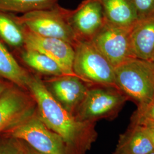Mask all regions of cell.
<instances>
[{
    "label": "cell",
    "mask_w": 154,
    "mask_h": 154,
    "mask_svg": "<svg viewBox=\"0 0 154 154\" xmlns=\"http://www.w3.org/2000/svg\"><path fill=\"white\" fill-rule=\"evenodd\" d=\"M28 90L37 105L39 117L63 139L69 154H86L97 138L95 122L78 121L46 88L40 75L31 72Z\"/></svg>",
    "instance_id": "1"
},
{
    "label": "cell",
    "mask_w": 154,
    "mask_h": 154,
    "mask_svg": "<svg viewBox=\"0 0 154 154\" xmlns=\"http://www.w3.org/2000/svg\"><path fill=\"white\" fill-rule=\"evenodd\" d=\"M116 86L127 98L146 107L154 97V66L151 62L133 58L114 68Z\"/></svg>",
    "instance_id": "2"
},
{
    "label": "cell",
    "mask_w": 154,
    "mask_h": 154,
    "mask_svg": "<svg viewBox=\"0 0 154 154\" xmlns=\"http://www.w3.org/2000/svg\"><path fill=\"white\" fill-rule=\"evenodd\" d=\"M74 49V75L90 85L116 86L114 67L91 41L79 39Z\"/></svg>",
    "instance_id": "3"
},
{
    "label": "cell",
    "mask_w": 154,
    "mask_h": 154,
    "mask_svg": "<svg viewBox=\"0 0 154 154\" xmlns=\"http://www.w3.org/2000/svg\"><path fill=\"white\" fill-rule=\"evenodd\" d=\"M128 100L116 86L90 85L74 116L78 121L83 122L113 119Z\"/></svg>",
    "instance_id": "4"
},
{
    "label": "cell",
    "mask_w": 154,
    "mask_h": 154,
    "mask_svg": "<svg viewBox=\"0 0 154 154\" xmlns=\"http://www.w3.org/2000/svg\"><path fill=\"white\" fill-rule=\"evenodd\" d=\"M69 9L58 4L54 7L32 11L17 16L18 21L37 35L60 39L73 47L79 40L68 21Z\"/></svg>",
    "instance_id": "5"
},
{
    "label": "cell",
    "mask_w": 154,
    "mask_h": 154,
    "mask_svg": "<svg viewBox=\"0 0 154 154\" xmlns=\"http://www.w3.org/2000/svg\"><path fill=\"white\" fill-rule=\"evenodd\" d=\"M22 140L42 154H69L63 139L51 130L39 117L37 111L20 125L5 132Z\"/></svg>",
    "instance_id": "6"
},
{
    "label": "cell",
    "mask_w": 154,
    "mask_h": 154,
    "mask_svg": "<svg viewBox=\"0 0 154 154\" xmlns=\"http://www.w3.org/2000/svg\"><path fill=\"white\" fill-rule=\"evenodd\" d=\"M36 110V103L29 91L11 83L0 95V133L20 125Z\"/></svg>",
    "instance_id": "7"
},
{
    "label": "cell",
    "mask_w": 154,
    "mask_h": 154,
    "mask_svg": "<svg viewBox=\"0 0 154 154\" xmlns=\"http://www.w3.org/2000/svg\"><path fill=\"white\" fill-rule=\"evenodd\" d=\"M131 28L118 26L105 22L90 40L114 68L134 58L130 42Z\"/></svg>",
    "instance_id": "8"
},
{
    "label": "cell",
    "mask_w": 154,
    "mask_h": 154,
    "mask_svg": "<svg viewBox=\"0 0 154 154\" xmlns=\"http://www.w3.org/2000/svg\"><path fill=\"white\" fill-rule=\"evenodd\" d=\"M42 80L53 97L73 116L82 102L90 86L75 75L46 77Z\"/></svg>",
    "instance_id": "9"
},
{
    "label": "cell",
    "mask_w": 154,
    "mask_h": 154,
    "mask_svg": "<svg viewBox=\"0 0 154 154\" xmlns=\"http://www.w3.org/2000/svg\"><path fill=\"white\" fill-rule=\"evenodd\" d=\"M24 28L25 48L38 51L53 60L65 75H74L72 71L74 49L72 45L60 39L39 35Z\"/></svg>",
    "instance_id": "10"
},
{
    "label": "cell",
    "mask_w": 154,
    "mask_h": 154,
    "mask_svg": "<svg viewBox=\"0 0 154 154\" xmlns=\"http://www.w3.org/2000/svg\"><path fill=\"white\" fill-rule=\"evenodd\" d=\"M68 21L78 39L91 40L105 23L99 0H83L74 10H69Z\"/></svg>",
    "instance_id": "11"
},
{
    "label": "cell",
    "mask_w": 154,
    "mask_h": 154,
    "mask_svg": "<svg viewBox=\"0 0 154 154\" xmlns=\"http://www.w3.org/2000/svg\"><path fill=\"white\" fill-rule=\"evenodd\" d=\"M134 58L152 62L154 58V16L138 20L130 32Z\"/></svg>",
    "instance_id": "12"
},
{
    "label": "cell",
    "mask_w": 154,
    "mask_h": 154,
    "mask_svg": "<svg viewBox=\"0 0 154 154\" xmlns=\"http://www.w3.org/2000/svg\"><path fill=\"white\" fill-rule=\"evenodd\" d=\"M154 151V146L143 127L131 121L126 131L120 135L114 154H147Z\"/></svg>",
    "instance_id": "13"
},
{
    "label": "cell",
    "mask_w": 154,
    "mask_h": 154,
    "mask_svg": "<svg viewBox=\"0 0 154 154\" xmlns=\"http://www.w3.org/2000/svg\"><path fill=\"white\" fill-rule=\"evenodd\" d=\"M105 22L116 26L131 28L138 21L132 0H99Z\"/></svg>",
    "instance_id": "14"
},
{
    "label": "cell",
    "mask_w": 154,
    "mask_h": 154,
    "mask_svg": "<svg viewBox=\"0 0 154 154\" xmlns=\"http://www.w3.org/2000/svg\"><path fill=\"white\" fill-rule=\"evenodd\" d=\"M13 51L14 57L39 75L50 77L65 75L56 62L38 51L24 47Z\"/></svg>",
    "instance_id": "15"
},
{
    "label": "cell",
    "mask_w": 154,
    "mask_h": 154,
    "mask_svg": "<svg viewBox=\"0 0 154 154\" xmlns=\"http://www.w3.org/2000/svg\"><path fill=\"white\" fill-rule=\"evenodd\" d=\"M30 75L31 72L20 65L0 41V78L28 90Z\"/></svg>",
    "instance_id": "16"
},
{
    "label": "cell",
    "mask_w": 154,
    "mask_h": 154,
    "mask_svg": "<svg viewBox=\"0 0 154 154\" xmlns=\"http://www.w3.org/2000/svg\"><path fill=\"white\" fill-rule=\"evenodd\" d=\"M0 41L13 50L25 47V28L14 13L0 11Z\"/></svg>",
    "instance_id": "17"
},
{
    "label": "cell",
    "mask_w": 154,
    "mask_h": 154,
    "mask_svg": "<svg viewBox=\"0 0 154 154\" xmlns=\"http://www.w3.org/2000/svg\"><path fill=\"white\" fill-rule=\"evenodd\" d=\"M58 0H0V11L26 14L50 9L58 4Z\"/></svg>",
    "instance_id": "18"
},
{
    "label": "cell",
    "mask_w": 154,
    "mask_h": 154,
    "mask_svg": "<svg viewBox=\"0 0 154 154\" xmlns=\"http://www.w3.org/2000/svg\"><path fill=\"white\" fill-rule=\"evenodd\" d=\"M0 154H23L21 140L8 135L0 139Z\"/></svg>",
    "instance_id": "19"
},
{
    "label": "cell",
    "mask_w": 154,
    "mask_h": 154,
    "mask_svg": "<svg viewBox=\"0 0 154 154\" xmlns=\"http://www.w3.org/2000/svg\"><path fill=\"white\" fill-rule=\"evenodd\" d=\"M138 20L154 16V0H132Z\"/></svg>",
    "instance_id": "20"
},
{
    "label": "cell",
    "mask_w": 154,
    "mask_h": 154,
    "mask_svg": "<svg viewBox=\"0 0 154 154\" xmlns=\"http://www.w3.org/2000/svg\"><path fill=\"white\" fill-rule=\"evenodd\" d=\"M131 121L137 122L143 127L154 147V119L132 114Z\"/></svg>",
    "instance_id": "21"
},
{
    "label": "cell",
    "mask_w": 154,
    "mask_h": 154,
    "mask_svg": "<svg viewBox=\"0 0 154 154\" xmlns=\"http://www.w3.org/2000/svg\"><path fill=\"white\" fill-rule=\"evenodd\" d=\"M134 114L154 119V97L146 107L139 109H137Z\"/></svg>",
    "instance_id": "22"
},
{
    "label": "cell",
    "mask_w": 154,
    "mask_h": 154,
    "mask_svg": "<svg viewBox=\"0 0 154 154\" xmlns=\"http://www.w3.org/2000/svg\"><path fill=\"white\" fill-rule=\"evenodd\" d=\"M21 142H22L23 149V154H42L32 149L30 146L28 145V144L25 143L22 140Z\"/></svg>",
    "instance_id": "23"
},
{
    "label": "cell",
    "mask_w": 154,
    "mask_h": 154,
    "mask_svg": "<svg viewBox=\"0 0 154 154\" xmlns=\"http://www.w3.org/2000/svg\"><path fill=\"white\" fill-rule=\"evenodd\" d=\"M11 82H8L0 78V95Z\"/></svg>",
    "instance_id": "24"
},
{
    "label": "cell",
    "mask_w": 154,
    "mask_h": 154,
    "mask_svg": "<svg viewBox=\"0 0 154 154\" xmlns=\"http://www.w3.org/2000/svg\"><path fill=\"white\" fill-rule=\"evenodd\" d=\"M154 154V151H152V152H150V153H149V154Z\"/></svg>",
    "instance_id": "25"
},
{
    "label": "cell",
    "mask_w": 154,
    "mask_h": 154,
    "mask_svg": "<svg viewBox=\"0 0 154 154\" xmlns=\"http://www.w3.org/2000/svg\"><path fill=\"white\" fill-rule=\"evenodd\" d=\"M152 63H153V65H154V60H153V61H152Z\"/></svg>",
    "instance_id": "26"
}]
</instances>
